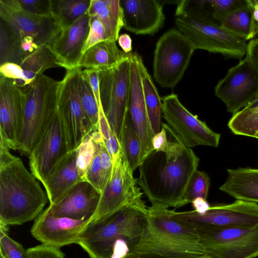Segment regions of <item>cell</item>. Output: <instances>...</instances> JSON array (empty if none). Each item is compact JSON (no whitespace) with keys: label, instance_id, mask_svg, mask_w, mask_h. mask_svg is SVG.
<instances>
[{"label":"cell","instance_id":"6da1fadb","mask_svg":"<svg viewBox=\"0 0 258 258\" xmlns=\"http://www.w3.org/2000/svg\"><path fill=\"white\" fill-rule=\"evenodd\" d=\"M166 131L165 146L154 150L140 164L137 181L151 204L176 209L186 205L184 195L200 159L168 125Z\"/></svg>","mask_w":258,"mask_h":258},{"label":"cell","instance_id":"7a4b0ae2","mask_svg":"<svg viewBox=\"0 0 258 258\" xmlns=\"http://www.w3.org/2000/svg\"><path fill=\"white\" fill-rule=\"evenodd\" d=\"M22 160L0 143V225H19L36 218L48 198Z\"/></svg>","mask_w":258,"mask_h":258},{"label":"cell","instance_id":"3957f363","mask_svg":"<svg viewBox=\"0 0 258 258\" xmlns=\"http://www.w3.org/2000/svg\"><path fill=\"white\" fill-rule=\"evenodd\" d=\"M168 208L159 204L148 208L141 238L126 257L200 258L205 255L196 232L174 219Z\"/></svg>","mask_w":258,"mask_h":258},{"label":"cell","instance_id":"277c9868","mask_svg":"<svg viewBox=\"0 0 258 258\" xmlns=\"http://www.w3.org/2000/svg\"><path fill=\"white\" fill-rule=\"evenodd\" d=\"M147 207H130L91 221L78 244L90 258H125L142 235Z\"/></svg>","mask_w":258,"mask_h":258},{"label":"cell","instance_id":"5b68a950","mask_svg":"<svg viewBox=\"0 0 258 258\" xmlns=\"http://www.w3.org/2000/svg\"><path fill=\"white\" fill-rule=\"evenodd\" d=\"M61 81L43 74L21 89L25 96L22 131L18 150L29 155L57 108Z\"/></svg>","mask_w":258,"mask_h":258},{"label":"cell","instance_id":"8992f818","mask_svg":"<svg viewBox=\"0 0 258 258\" xmlns=\"http://www.w3.org/2000/svg\"><path fill=\"white\" fill-rule=\"evenodd\" d=\"M175 23L196 49L240 60L246 53V40L226 30L212 18L182 15L176 16Z\"/></svg>","mask_w":258,"mask_h":258},{"label":"cell","instance_id":"52a82bcc","mask_svg":"<svg viewBox=\"0 0 258 258\" xmlns=\"http://www.w3.org/2000/svg\"><path fill=\"white\" fill-rule=\"evenodd\" d=\"M175 220L195 231L208 228L247 227L258 225V204L236 200L230 204L210 205L203 214L195 210H169Z\"/></svg>","mask_w":258,"mask_h":258},{"label":"cell","instance_id":"ba28073f","mask_svg":"<svg viewBox=\"0 0 258 258\" xmlns=\"http://www.w3.org/2000/svg\"><path fill=\"white\" fill-rule=\"evenodd\" d=\"M196 48L178 29L164 33L154 53L153 76L162 87L174 88L182 79Z\"/></svg>","mask_w":258,"mask_h":258},{"label":"cell","instance_id":"9c48e42d","mask_svg":"<svg viewBox=\"0 0 258 258\" xmlns=\"http://www.w3.org/2000/svg\"><path fill=\"white\" fill-rule=\"evenodd\" d=\"M81 72L80 67L67 70L59 88L57 109L68 152L76 150L83 140L93 132L80 98L79 83Z\"/></svg>","mask_w":258,"mask_h":258},{"label":"cell","instance_id":"30bf717a","mask_svg":"<svg viewBox=\"0 0 258 258\" xmlns=\"http://www.w3.org/2000/svg\"><path fill=\"white\" fill-rule=\"evenodd\" d=\"M111 175L101 193L97 209L91 221L107 218L130 207H147L137 179L124 155L112 163Z\"/></svg>","mask_w":258,"mask_h":258},{"label":"cell","instance_id":"8fae6325","mask_svg":"<svg viewBox=\"0 0 258 258\" xmlns=\"http://www.w3.org/2000/svg\"><path fill=\"white\" fill-rule=\"evenodd\" d=\"M196 232L205 254L210 258L258 256V225L247 227L208 228Z\"/></svg>","mask_w":258,"mask_h":258},{"label":"cell","instance_id":"7c38bea8","mask_svg":"<svg viewBox=\"0 0 258 258\" xmlns=\"http://www.w3.org/2000/svg\"><path fill=\"white\" fill-rule=\"evenodd\" d=\"M131 57L112 68L99 70L101 104L110 127L119 140L128 107Z\"/></svg>","mask_w":258,"mask_h":258},{"label":"cell","instance_id":"4fadbf2b","mask_svg":"<svg viewBox=\"0 0 258 258\" xmlns=\"http://www.w3.org/2000/svg\"><path fill=\"white\" fill-rule=\"evenodd\" d=\"M161 101L163 117L187 147L218 146L221 135L212 131L205 121L189 112L176 94L165 96Z\"/></svg>","mask_w":258,"mask_h":258},{"label":"cell","instance_id":"5bb4252c","mask_svg":"<svg viewBox=\"0 0 258 258\" xmlns=\"http://www.w3.org/2000/svg\"><path fill=\"white\" fill-rule=\"evenodd\" d=\"M215 95L232 115L258 96V71L249 56L229 69L215 87Z\"/></svg>","mask_w":258,"mask_h":258},{"label":"cell","instance_id":"9a60e30c","mask_svg":"<svg viewBox=\"0 0 258 258\" xmlns=\"http://www.w3.org/2000/svg\"><path fill=\"white\" fill-rule=\"evenodd\" d=\"M0 17L21 39L31 36L39 46H50L62 30L51 15L27 12L17 0H0Z\"/></svg>","mask_w":258,"mask_h":258},{"label":"cell","instance_id":"2e32d148","mask_svg":"<svg viewBox=\"0 0 258 258\" xmlns=\"http://www.w3.org/2000/svg\"><path fill=\"white\" fill-rule=\"evenodd\" d=\"M68 153L58 110L29 155L31 173L42 183Z\"/></svg>","mask_w":258,"mask_h":258},{"label":"cell","instance_id":"e0dca14e","mask_svg":"<svg viewBox=\"0 0 258 258\" xmlns=\"http://www.w3.org/2000/svg\"><path fill=\"white\" fill-rule=\"evenodd\" d=\"M25 96L9 79L0 76V143L18 150L23 123Z\"/></svg>","mask_w":258,"mask_h":258},{"label":"cell","instance_id":"ac0fdd59","mask_svg":"<svg viewBox=\"0 0 258 258\" xmlns=\"http://www.w3.org/2000/svg\"><path fill=\"white\" fill-rule=\"evenodd\" d=\"M91 217L75 220L58 217L45 209L35 219L31 229L32 235L41 243L60 247L79 241Z\"/></svg>","mask_w":258,"mask_h":258},{"label":"cell","instance_id":"d6986e66","mask_svg":"<svg viewBox=\"0 0 258 258\" xmlns=\"http://www.w3.org/2000/svg\"><path fill=\"white\" fill-rule=\"evenodd\" d=\"M142 59L137 53H132L131 60V79L128 109L135 126L141 146L139 165L154 150L155 135L148 116L145 102L140 69Z\"/></svg>","mask_w":258,"mask_h":258},{"label":"cell","instance_id":"ffe728a7","mask_svg":"<svg viewBox=\"0 0 258 258\" xmlns=\"http://www.w3.org/2000/svg\"><path fill=\"white\" fill-rule=\"evenodd\" d=\"M123 26L136 34H153L164 24L163 4L157 0H120Z\"/></svg>","mask_w":258,"mask_h":258},{"label":"cell","instance_id":"44dd1931","mask_svg":"<svg viewBox=\"0 0 258 258\" xmlns=\"http://www.w3.org/2000/svg\"><path fill=\"white\" fill-rule=\"evenodd\" d=\"M100 195L89 182L81 181L45 210L55 217L75 220L92 217L98 207Z\"/></svg>","mask_w":258,"mask_h":258},{"label":"cell","instance_id":"7402d4cb","mask_svg":"<svg viewBox=\"0 0 258 258\" xmlns=\"http://www.w3.org/2000/svg\"><path fill=\"white\" fill-rule=\"evenodd\" d=\"M89 23L90 16L86 13L69 27L62 30L50 46L61 67L66 70L78 67L88 36Z\"/></svg>","mask_w":258,"mask_h":258},{"label":"cell","instance_id":"603a6c76","mask_svg":"<svg viewBox=\"0 0 258 258\" xmlns=\"http://www.w3.org/2000/svg\"><path fill=\"white\" fill-rule=\"evenodd\" d=\"M80 178L76 166V151L69 152L42 183L50 204L59 201L79 182Z\"/></svg>","mask_w":258,"mask_h":258},{"label":"cell","instance_id":"cb8c5ba5","mask_svg":"<svg viewBox=\"0 0 258 258\" xmlns=\"http://www.w3.org/2000/svg\"><path fill=\"white\" fill-rule=\"evenodd\" d=\"M226 181L219 189L236 200L258 203V169H227Z\"/></svg>","mask_w":258,"mask_h":258},{"label":"cell","instance_id":"d4e9b609","mask_svg":"<svg viewBox=\"0 0 258 258\" xmlns=\"http://www.w3.org/2000/svg\"><path fill=\"white\" fill-rule=\"evenodd\" d=\"M132 52L120 50L116 41L105 40L92 46L83 53L78 67L102 70L112 68L130 57Z\"/></svg>","mask_w":258,"mask_h":258},{"label":"cell","instance_id":"484cf974","mask_svg":"<svg viewBox=\"0 0 258 258\" xmlns=\"http://www.w3.org/2000/svg\"><path fill=\"white\" fill-rule=\"evenodd\" d=\"M19 66L22 69V79L13 82L21 89L31 84L46 70L61 67L50 46L41 45L34 52L24 58Z\"/></svg>","mask_w":258,"mask_h":258},{"label":"cell","instance_id":"4316f807","mask_svg":"<svg viewBox=\"0 0 258 258\" xmlns=\"http://www.w3.org/2000/svg\"><path fill=\"white\" fill-rule=\"evenodd\" d=\"M95 16L103 25L107 40L116 41L123 26V14L120 0H91L87 12Z\"/></svg>","mask_w":258,"mask_h":258},{"label":"cell","instance_id":"83f0119b","mask_svg":"<svg viewBox=\"0 0 258 258\" xmlns=\"http://www.w3.org/2000/svg\"><path fill=\"white\" fill-rule=\"evenodd\" d=\"M140 69L146 109L152 130L155 135L161 128L162 101L142 58L140 62Z\"/></svg>","mask_w":258,"mask_h":258},{"label":"cell","instance_id":"f1b7e54d","mask_svg":"<svg viewBox=\"0 0 258 258\" xmlns=\"http://www.w3.org/2000/svg\"><path fill=\"white\" fill-rule=\"evenodd\" d=\"M50 12L61 30L72 25L85 14L91 0H50Z\"/></svg>","mask_w":258,"mask_h":258},{"label":"cell","instance_id":"f546056e","mask_svg":"<svg viewBox=\"0 0 258 258\" xmlns=\"http://www.w3.org/2000/svg\"><path fill=\"white\" fill-rule=\"evenodd\" d=\"M119 141L122 152L134 173L139 166L141 146L128 107L123 121Z\"/></svg>","mask_w":258,"mask_h":258},{"label":"cell","instance_id":"4dcf8cb0","mask_svg":"<svg viewBox=\"0 0 258 258\" xmlns=\"http://www.w3.org/2000/svg\"><path fill=\"white\" fill-rule=\"evenodd\" d=\"M247 5L229 14L220 24L225 29L245 40L255 36L253 30L252 8L246 0Z\"/></svg>","mask_w":258,"mask_h":258},{"label":"cell","instance_id":"1f68e13d","mask_svg":"<svg viewBox=\"0 0 258 258\" xmlns=\"http://www.w3.org/2000/svg\"><path fill=\"white\" fill-rule=\"evenodd\" d=\"M22 39L4 21H0V65L10 62L19 64L25 56Z\"/></svg>","mask_w":258,"mask_h":258},{"label":"cell","instance_id":"d6a6232c","mask_svg":"<svg viewBox=\"0 0 258 258\" xmlns=\"http://www.w3.org/2000/svg\"><path fill=\"white\" fill-rule=\"evenodd\" d=\"M227 125L235 135L255 138L258 136V107L243 108L232 115Z\"/></svg>","mask_w":258,"mask_h":258},{"label":"cell","instance_id":"836d02e7","mask_svg":"<svg viewBox=\"0 0 258 258\" xmlns=\"http://www.w3.org/2000/svg\"><path fill=\"white\" fill-rule=\"evenodd\" d=\"M79 91L82 107L93 126V131H97L100 106L82 71L79 80Z\"/></svg>","mask_w":258,"mask_h":258},{"label":"cell","instance_id":"e575fe53","mask_svg":"<svg viewBox=\"0 0 258 258\" xmlns=\"http://www.w3.org/2000/svg\"><path fill=\"white\" fill-rule=\"evenodd\" d=\"M96 150V143L92 132L83 140L76 150L77 168L82 180L85 181L87 173L94 158Z\"/></svg>","mask_w":258,"mask_h":258},{"label":"cell","instance_id":"d590c367","mask_svg":"<svg viewBox=\"0 0 258 258\" xmlns=\"http://www.w3.org/2000/svg\"><path fill=\"white\" fill-rule=\"evenodd\" d=\"M210 186V179L208 174L204 171L197 170L184 195L185 205L198 198L207 200Z\"/></svg>","mask_w":258,"mask_h":258},{"label":"cell","instance_id":"8d00e7d4","mask_svg":"<svg viewBox=\"0 0 258 258\" xmlns=\"http://www.w3.org/2000/svg\"><path fill=\"white\" fill-rule=\"evenodd\" d=\"M92 133L96 143L97 150L93 162L87 173L85 181L92 184L101 194L105 186L100 158V143L103 140L99 131H93Z\"/></svg>","mask_w":258,"mask_h":258},{"label":"cell","instance_id":"74e56055","mask_svg":"<svg viewBox=\"0 0 258 258\" xmlns=\"http://www.w3.org/2000/svg\"><path fill=\"white\" fill-rule=\"evenodd\" d=\"M213 18L220 24L234 11L246 6V0H209Z\"/></svg>","mask_w":258,"mask_h":258},{"label":"cell","instance_id":"f35d334b","mask_svg":"<svg viewBox=\"0 0 258 258\" xmlns=\"http://www.w3.org/2000/svg\"><path fill=\"white\" fill-rule=\"evenodd\" d=\"M0 252L6 258H29L27 250L4 230H0Z\"/></svg>","mask_w":258,"mask_h":258},{"label":"cell","instance_id":"ab89813d","mask_svg":"<svg viewBox=\"0 0 258 258\" xmlns=\"http://www.w3.org/2000/svg\"><path fill=\"white\" fill-rule=\"evenodd\" d=\"M89 26L88 36L82 50L83 53L96 44L108 40L104 27L96 17H90Z\"/></svg>","mask_w":258,"mask_h":258},{"label":"cell","instance_id":"60d3db41","mask_svg":"<svg viewBox=\"0 0 258 258\" xmlns=\"http://www.w3.org/2000/svg\"><path fill=\"white\" fill-rule=\"evenodd\" d=\"M27 250L29 258H66L60 247L43 243Z\"/></svg>","mask_w":258,"mask_h":258},{"label":"cell","instance_id":"b9f144b4","mask_svg":"<svg viewBox=\"0 0 258 258\" xmlns=\"http://www.w3.org/2000/svg\"><path fill=\"white\" fill-rule=\"evenodd\" d=\"M24 11L38 15H51L50 0H17Z\"/></svg>","mask_w":258,"mask_h":258},{"label":"cell","instance_id":"7bdbcfd3","mask_svg":"<svg viewBox=\"0 0 258 258\" xmlns=\"http://www.w3.org/2000/svg\"><path fill=\"white\" fill-rule=\"evenodd\" d=\"M100 158L106 185L111 175L113 165L111 158L107 150L103 140L100 143Z\"/></svg>","mask_w":258,"mask_h":258},{"label":"cell","instance_id":"ee69618b","mask_svg":"<svg viewBox=\"0 0 258 258\" xmlns=\"http://www.w3.org/2000/svg\"><path fill=\"white\" fill-rule=\"evenodd\" d=\"M83 74L88 80L95 96L97 103L101 105L99 91V70L94 69H85Z\"/></svg>","mask_w":258,"mask_h":258},{"label":"cell","instance_id":"f6af8a7d","mask_svg":"<svg viewBox=\"0 0 258 258\" xmlns=\"http://www.w3.org/2000/svg\"><path fill=\"white\" fill-rule=\"evenodd\" d=\"M246 54L258 71V38L251 40L247 43Z\"/></svg>","mask_w":258,"mask_h":258},{"label":"cell","instance_id":"bcb514c9","mask_svg":"<svg viewBox=\"0 0 258 258\" xmlns=\"http://www.w3.org/2000/svg\"><path fill=\"white\" fill-rule=\"evenodd\" d=\"M21 47L25 58L35 51L39 47L31 36H25L21 41Z\"/></svg>","mask_w":258,"mask_h":258},{"label":"cell","instance_id":"7dc6e473","mask_svg":"<svg viewBox=\"0 0 258 258\" xmlns=\"http://www.w3.org/2000/svg\"><path fill=\"white\" fill-rule=\"evenodd\" d=\"M118 43L122 50L126 53L131 52L132 49V40L129 35L126 33L120 35Z\"/></svg>","mask_w":258,"mask_h":258},{"label":"cell","instance_id":"c3c4849f","mask_svg":"<svg viewBox=\"0 0 258 258\" xmlns=\"http://www.w3.org/2000/svg\"><path fill=\"white\" fill-rule=\"evenodd\" d=\"M191 203L194 208V210L199 214L205 213L210 206L206 200L201 198L195 199Z\"/></svg>","mask_w":258,"mask_h":258},{"label":"cell","instance_id":"681fc988","mask_svg":"<svg viewBox=\"0 0 258 258\" xmlns=\"http://www.w3.org/2000/svg\"><path fill=\"white\" fill-rule=\"evenodd\" d=\"M252 8L253 30L255 36L258 33V3L256 0H248Z\"/></svg>","mask_w":258,"mask_h":258},{"label":"cell","instance_id":"f907efd6","mask_svg":"<svg viewBox=\"0 0 258 258\" xmlns=\"http://www.w3.org/2000/svg\"><path fill=\"white\" fill-rule=\"evenodd\" d=\"M256 107H258V96L243 108L251 109Z\"/></svg>","mask_w":258,"mask_h":258},{"label":"cell","instance_id":"816d5d0a","mask_svg":"<svg viewBox=\"0 0 258 258\" xmlns=\"http://www.w3.org/2000/svg\"><path fill=\"white\" fill-rule=\"evenodd\" d=\"M125 258H162L160 256L153 255H140L138 256L131 257H125Z\"/></svg>","mask_w":258,"mask_h":258},{"label":"cell","instance_id":"f5cc1de1","mask_svg":"<svg viewBox=\"0 0 258 258\" xmlns=\"http://www.w3.org/2000/svg\"><path fill=\"white\" fill-rule=\"evenodd\" d=\"M200 258H210V257H209V256H207V255H203V256H201V257H200Z\"/></svg>","mask_w":258,"mask_h":258},{"label":"cell","instance_id":"db71d44e","mask_svg":"<svg viewBox=\"0 0 258 258\" xmlns=\"http://www.w3.org/2000/svg\"><path fill=\"white\" fill-rule=\"evenodd\" d=\"M0 258H4L3 255L0 253Z\"/></svg>","mask_w":258,"mask_h":258},{"label":"cell","instance_id":"11a10c76","mask_svg":"<svg viewBox=\"0 0 258 258\" xmlns=\"http://www.w3.org/2000/svg\"><path fill=\"white\" fill-rule=\"evenodd\" d=\"M0 253L2 254V255H3L4 258H6V257L4 256V255L3 254V253H1V252H0Z\"/></svg>","mask_w":258,"mask_h":258},{"label":"cell","instance_id":"9f6ffc18","mask_svg":"<svg viewBox=\"0 0 258 258\" xmlns=\"http://www.w3.org/2000/svg\"><path fill=\"white\" fill-rule=\"evenodd\" d=\"M255 138L258 139V136Z\"/></svg>","mask_w":258,"mask_h":258},{"label":"cell","instance_id":"6f0895ef","mask_svg":"<svg viewBox=\"0 0 258 258\" xmlns=\"http://www.w3.org/2000/svg\"><path fill=\"white\" fill-rule=\"evenodd\" d=\"M257 3H258V0H256Z\"/></svg>","mask_w":258,"mask_h":258}]
</instances>
